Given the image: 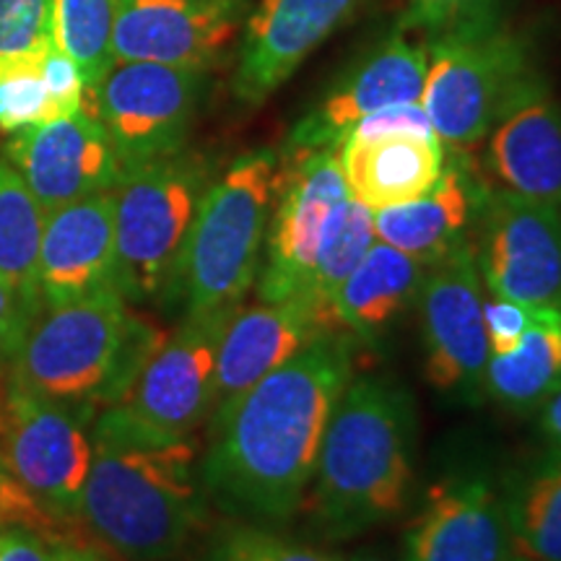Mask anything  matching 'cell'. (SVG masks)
I'll use <instances>...</instances> for the list:
<instances>
[{
	"instance_id": "8fae6325",
	"label": "cell",
	"mask_w": 561,
	"mask_h": 561,
	"mask_svg": "<svg viewBox=\"0 0 561 561\" xmlns=\"http://www.w3.org/2000/svg\"><path fill=\"white\" fill-rule=\"evenodd\" d=\"M237 307L187 312L178 331L153 351L123 401L115 403L117 409L149 432L193 437L210 419L219 346Z\"/></svg>"
},
{
	"instance_id": "1f68e13d",
	"label": "cell",
	"mask_w": 561,
	"mask_h": 561,
	"mask_svg": "<svg viewBox=\"0 0 561 561\" xmlns=\"http://www.w3.org/2000/svg\"><path fill=\"white\" fill-rule=\"evenodd\" d=\"M53 45V0H0V58Z\"/></svg>"
},
{
	"instance_id": "7c38bea8",
	"label": "cell",
	"mask_w": 561,
	"mask_h": 561,
	"mask_svg": "<svg viewBox=\"0 0 561 561\" xmlns=\"http://www.w3.org/2000/svg\"><path fill=\"white\" fill-rule=\"evenodd\" d=\"M476 261L491 297L561 305V210L523 195L489 191L476 221Z\"/></svg>"
},
{
	"instance_id": "484cf974",
	"label": "cell",
	"mask_w": 561,
	"mask_h": 561,
	"mask_svg": "<svg viewBox=\"0 0 561 561\" xmlns=\"http://www.w3.org/2000/svg\"><path fill=\"white\" fill-rule=\"evenodd\" d=\"M515 553L530 561H561V450L530 462L504 494Z\"/></svg>"
},
{
	"instance_id": "ac0fdd59",
	"label": "cell",
	"mask_w": 561,
	"mask_h": 561,
	"mask_svg": "<svg viewBox=\"0 0 561 561\" xmlns=\"http://www.w3.org/2000/svg\"><path fill=\"white\" fill-rule=\"evenodd\" d=\"M430 47L392 37L335 87L318 110L291 130L286 149H341L362 117L398 104H416L424 94Z\"/></svg>"
},
{
	"instance_id": "52a82bcc",
	"label": "cell",
	"mask_w": 561,
	"mask_h": 561,
	"mask_svg": "<svg viewBox=\"0 0 561 561\" xmlns=\"http://www.w3.org/2000/svg\"><path fill=\"white\" fill-rule=\"evenodd\" d=\"M533 76L523 42L476 19L442 32L430 47L421 107L445 151L466 153L489 136Z\"/></svg>"
},
{
	"instance_id": "3957f363",
	"label": "cell",
	"mask_w": 561,
	"mask_h": 561,
	"mask_svg": "<svg viewBox=\"0 0 561 561\" xmlns=\"http://www.w3.org/2000/svg\"><path fill=\"white\" fill-rule=\"evenodd\" d=\"M416 411L385 377H351L328 419L314 466L312 515L331 538L396 517L413 481Z\"/></svg>"
},
{
	"instance_id": "6da1fadb",
	"label": "cell",
	"mask_w": 561,
	"mask_h": 561,
	"mask_svg": "<svg viewBox=\"0 0 561 561\" xmlns=\"http://www.w3.org/2000/svg\"><path fill=\"white\" fill-rule=\"evenodd\" d=\"M354 377L351 335L325 333L210 421L201 462L206 500L250 520H286L305 504L328 419Z\"/></svg>"
},
{
	"instance_id": "e575fe53",
	"label": "cell",
	"mask_w": 561,
	"mask_h": 561,
	"mask_svg": "<svg viewBox=\"0 0 561 561\" xmlns=\"http://www.w3.org/2000/svg\"><path fill=\"white\" fill-rule=\"evenodd\" d=\"M45 81H47V89H50L55 121H58V117L79 115L81 110H89L87 107L89 89H87V81H83V73L79 70V66H76V62L70 60L66 53L58 50L55 45L47 47L45 53Z\"/></svg>"
},
{
	"instance_id": "cb8c5ba5",
	"label": "cell",
	"mask_w": 561,
	"mask_h": 561,
	"mask_svg": "<svg viewBox=\"0 0 561 561\" xmlns=\"http://www.w3.org/2000/svg\"><path fill=\"white\" fill-rule=\"evenodd\" d=\"M430 265L375 240L333 299V320L351 339L371 341L416 301Z\"/></svg>"
},
{
	"instance_id": "f1b7e54d",
	"label": "cell",
	"mask_w": 561,
	"mask_h": 561,
	"mask_svg": "<svg viewBox=\"0 0 561 561\" xmlns=\"http://www.w3.org/2000/svg\"><path fill=\"white\" fill-rule=\"evenodd\" d=\"M117 0H53V45L79 66L89 96L115 66L112 32Z\"/></svg>"
},
{
	"instance_id": "d4e9b609",
	"label": "cell",
	"mask_w": 561,
	"mask_h": 561,
	"mask_svg": "<svg viewBox=\"0 0 561 561\" xmlns=\"http://www.w3.org/2000/svg\"><path fill=\"white\" fill-rule=\"evenodd\" d=\"M561 388V305L541 307L520 346L489 359L483 396L504 409L530 411Z\"/></svg>"
},
{
	"instance_id": "7a4b0ae2",
	"label": "cell",
	"mask_w": 561,
	"mask_h": 561,
	"mask_svg": "<svg viewBox=\"0 0 561 561\" xmlns=\"http://www.w3.org/2000/svg\"><path fill=\"white\" fill-rule=\"evenodd\" d=\"M94 460L79 523L123 561H164L206 523V494L195 471L193 437H164L117 405L91 430Z\"/></svg>"
},
{
	"instance_id": "30bf717a",
	"label": "cell",
	"mask_w": 561,
	"mask_h": 561,
	"mask_svg": "<svg viewBox=\"0 0 561 561\" xmlns=\"http://www.w3.org/2000/svg\"><path fill=\"white\" fill-rule=\"evenodd\" d=\"M346 198L339 151L286 149L265 234V265L257 280L263 301L305 297L328 219Z\"/></svg>"
},
{
	"instance_id": "5bb4252c",
	"label": "cell",
	"mask_w": 561,
	"mask_h": 561,
	"mask_svg": "<svg viewBox=\"0 0 561 561\" xmlns=\"http://www.w3.org/2000/svg\"><path fill=\"white\" fill-rule=\"evenodd\" d=\"M250 11V0H117L112 55L206 70L240 37Z\"/></svg>"
},
{
	"instance_id": "e0dca14e",
	"label": "cell",
	"mask_w": 561,
	"mask_h": 561,
	"mask_svg": "<svg viewBox=\"0 0 561 561\" xmlns=\"http://www.w3.org/2000/svg\"><path fill=\"white\" fill-rule=\"evenodd\" d=\"M325 333L339 331H333L305 297L237 307L219 346L214 409L208 421L221 416L252 385Z\"/></svg>"
},
{
	"instance_id": "74e56055",
	"label": "cell",
	"mask_w": 561,
	"mask_h": 561,
	"mask_svg": "<svg viewBox=\"0 0 561 561\" xmlns=\"http://www.w3.org/2000/svg\"><path fill=\"white\" fill-rule=\"evenodd\" d=\"M0 561H53V549L37 533L9 525L0 530Z\"/></svg>"
},
{
	"instance_id": "44dd1931",
	"label": "cell",
	"mask_w": 561,
	"mask_h": 561,
	"mask_svg": "<svg viewBox=\"0 0 561 561\" xmlns=\"http://www.w3.org/2000/svg\"><path fill=\"white\" fill-rule=\"evenodd\" d=\"M489 170L504 191L561 210V102L533 76L489 133Z\"/></svg>"
},
{
	"instance_id": "8d00e7d4",
	"label": "cell",
	"mask_w": 561,
	"mask_h": 561,
	"mask_svg": "<svg viewBox=\"0 0 561 561\" xmlns=\"http://www.w3.org/2000/svg\"><path fill=\"white\" fill-rule=\"evenodd\" d=\"M489 0H411L409 24L430 32H450L468 21L483 19Z\"/></svg>"
},
{
	"instance_id": "b9f144b4",
	"label": "cell",
	"mask_w": 561,
	"mask_h": 561,
	"mask_svg": "<svg viewBox=\"0 0 561 561\" xmlns=\"http://www.w3.org/2000/svg\"><path fill=\"white\" fill-rule=\"evenodd\" d=\"M512 561H530V559H523V557H515Z\"/></svg>"
},
{
	"instance_id": "4316f807",
	"label": "cell",
	"mask_w": 561,
	"mask_h": 561,
	"mask_svg": "<svg viewBox=\"0 0 561 561\" xmlns=\"http://www.w3.org/2000/svg\"><path fill=\"white\" fill-rule=\"evenodd\" d=\"M45 210L9 159H0V276L42 299L39 248Z\"/></svg>"
},
{
	"instance_id": "ba28073f",
	"label": "cell",
	"mask_w": 561,
	"mask_h": 561,
	"mask_svg": "<svg viewBox=\"0 0 561 561\" xmlns=\"http://www.w3.org/2000/svg\"><path fill=\"white\" fill-rule=\"evenodd\" d=\"M94 405L58 403L9 388L0 468L37 507L60 525H79L94 445Z\"/></svg>"
},
{
	"instance_id": "60d3db41",
	"label": "cell",
	"mask_w": 561,
	"mask_h": 561,
	"mask_svg": "<svg viewBox=\"0 0 561 561\" xmlns=\"http://www.w3.org/2000/svg\"><path fill=\"white\" fill-rule=\"evenodd\" d=\"M343 561H390V559L382 557V553H377V551H359V553H354L351 559H343Z\"/></svg>"
},
{
	"instance_id": "9c48e42d",
	"label": "cell",
	"mask_w": 561,
	"mask_h": 561,
	"mask_svg": "<svg viewBox=\"0 0 561 561\" xmlns=\"http://www.w3.org/2000/svg\"><path fill=\"white\" fill-rule=\"evenodd\" d=\"M206 70L123 60L94 89V112L107 130L121 174L182 153L198 110Z\"/></svg>"
},
{
	"instance_id": "83f0119b",
	"label": "cell",
	"mask_w": 561,
	"mask_h": 561,
	"mask_svg": "<svg viewBox=\"0 0 561 561\" xmlns=\"http://www.w3.org/2000/svg\"><path fill=\"white\" fill-rule=\"evenodd\" d=\"M375 224H371V210L362 206L359 201H354L348 195L339 208L333 210L331 219H328L325 234H322L318 261H314L310 286H307L305 299L325 318L328 325L333 331V299L343 286L356 265L362 263V257L367 255V250L375 244ZM341 333V331H339Z\"/></svg>"
},
{
	"instance_id": "277c9868",
	"label": "cell",
	"mask_w": 561,
	"mask_h": 561,
	"mask_svg": "<svg viewBox=\"0 0 561 561\" xmlns=\"http://www.w3.org/2000/svg\"><path fill=\"white\" fill-rule=\"evenodd\" d=\"M164 335L125 307L115 286L53 307L13 356L11 388L58 403L115 405Z\"/></svg>"
},
{
	"instance_id": "9a60e30c",
	"label": "cell",
	"mask_w": 561,
	"mask_h": 561,
	"mask_svg": "<svg viewBox=\"0 0 561 561\" xmlns=\"http://www.w3.org/2000/svg\"><path fill=\"white\" fill-rule=\"evenodd\" d=\"M5 157L45 214L87 195L112 191L121 180L107 130L89 110L13 133Z\"/></svg>"
},
{
	"instance_id": "f35d334b",
	"label": "cell",
	"mask_w": 561,
	"mask_h": 561,
	"mask_svg": "<svg viewBox=\"0 0 561 561\" xmlns=\"http://www.w3.org/2000/svg\"><path fill=\"white\" fill-rule=\"evenodd\" d=\"M541 432L557 450H561V388L553 392L549 401H543Z\"/></svg>"
},
{
	"instance_id": "7402d4cb",
	"label": "cell",
	"mask_w": 561,
	"mask_h": 561,
	"mask_svg": "<svg viewBox=\"0 0 561 561\" xmlns=\"http://www.w3.org/2000/svg\"><path fill=\"white\" fill-rule=\"evenodd\" d=\"M442 170V178L430 193L401 206L371 214L377 240L392 244L424 265H437L473 242L471 229L479 221V210L486 193L476 185L471 170L462 164L460 153Z\"/></svg>"
},
{
	"instance_id": "4dcf8cb0",
	"label": "cell",
	"mask_w": 561,
	"mask_h": 561,
	"mask_svg": "<svg viewBox=\"0 0 561 561\" xmlns=\"http://www.w3.org/2000/svg\"><path fill=\"white\" fill-rule=\"evenodd\" d=\"M208 561H343L328 551H318L312 546L294 543L276 533L250 525H234L224 530L216 543L210 546Z\"/></svg>"
},
{
	"instance_id": "836d02e7",
	"label": "cell",
	"mask_w": 561,
	"mask_h": 561,
	"mask_svg": "<svg viewBox=\"0 0 561 561\" xmlns=\"http://www.w3.org/2000/svg\"><path fill=\"white\" fill-rule=\"evenodd\" d=\"M42 299L19 291L0 276V359H13L42 314Z\"/></svg>"
},
{
	"instance_id": "2e32d148",
	"label": "cell",
	"mask_w": 561,
	"mask_h": 561,
	"mask_svg": "<svg viewBox=\"0 0 561 561\" xmlns=\"http://www.w3.org/2000/svg\"><path fill=\"white\" fill-rule=\"evenodd\" d=\"M356 5L359 0H257L240 34L234 94L252 107L263 104Z\"/></svg>"
},
{
	"instance_id": "5b68a950",
	"label": "cell",
	"mask_w": 561,
	"mask_h": 561,
	"mask_svg": "<svg viewBox=\"0 0 561 561\" xmlns=\"http://www.w3.org/2000/svg\"><path fill=\"white\" fill-rule=\"evenodd\" d=\"M276 182V153L252 151L206 187L172 286L187 312L242 305L261 271Z\"/></svg>"
},
{
	"instance_id": "603a6c76",
	"label": "cell",
	"mask_w": 561,
	"mask_h": 561,
	"mask_svg": "<svg viewBox=\"0 0 561 561\" xmlns=\"http://www.w3.org/2000/svg\"><path fill=\"white\" fill-rule=\"evenodd\" d=\"M339 159L348 195L375 214L430 193L445 170L447 151L437 136L348 138L341 144Z\"/></svg>"
},
{
	"instance_id": "d590c367",
	"label": "cell",
	"mask_w": 561,
	"mask_h": 561,
	"mask_svg": "<svg viewBox=\"0 0 561 561\" xmlns=\"http://www.w3.org/2000/svg\"><path fill=\"white\" fill-rule=\"evenodd\" d=\"M385 136H421V138H434L430 117H426L421 102L416 104H398V107H388L380 112H371V115L362 117L346 133L343 140H369V138H385Z\"/></svg>"
},
{
	"instance_id": "ffe728a7",
	"label": "cell",
	"mask_w": 561,
	"mask_h": 561,
	"mask_svg": "<svg viewBox=\"0 0 561 561\" xmlns=\"http://www.w3.org/2000/svg\"><path fill=\"white\" fill-rule=\"evenodd\" d=\"M504 496L483 479L439 483L405 538V561H512Z\"/></svg>"
},
{
	"instance_id": "f546056e",
	"label": "cell",
	"mask_w": 561,
	"mask_h": 561,
	"mask_svg": "<svg viewBox=\"0 0 561 561\" xmlns=\"http://www.w3.org/2000/svg\"><path fill=\"white\" fill-rule=\"evenodd\" d=\"M50 47V45H47ZM0 58V130L19 133L55 121L50 89L45 81V53Z\"/></svg>"
},
{
	"instance_id": "d6a6232c",
	"label": "cell",
	"mask_w": 561,
	"mask_h": 561,
	"mask_svg": "<svg viewBox=\"0 0 561 561\" xmlns=\"http://www.w3.org/2000/svg\"><path fill=\"white\" fill-rule=\"evenodd\" d=\"M538 314H541V307L536 305H520V301L502 297L483 299V325H486L491 356L510 354L520 346L523 335L538 320Z\"/></svg>"
},
{
	"instance_id": "d6986e66",
	"label": "cell",
	"mask_w": 561,
	"mask_h": 561,
	"mask_svg": "<svg viewBox=\"0 0 561 561\" xmlns=\"http://www.w3.org/2000/svg\"><path fill=\"white\" fill-rule=\"evenodd\" d=\"M115 273V193L104 191L45 214L39 294L47 310L110 289Z\"/></svg>"
},
{
	"instance_id": "8992f818",
	"label": "cell",
	"mask_w": 561,
	"mask_h": 561,
	"mask_svg": "<svg viewBox=\"0 0 561 561\" xmlns=\"http://www.w3.org/2000/svg\"><path fill=\"white\" fill-rule=\"evenodd\" d=\"M208 172L185 153L123 172L115 193V273L123 299L170 297Z\"/></svg>"
},
{
	"instance_id": "4fadbf2b",
	"label": "cell",
	"mask_w": 561,
	"mask_h": 561,
	"mask_svg": "<svg viewBox=\"0 0 561 561\" xmlns=\"http://www.w3.org/2000/svg\"><path fill=\"white\" fill-rule=\"evenodd\" d=\"M416 299L426 348V377L439 392L476 401L483 396L491 351L473 242L432 265Z\"/></svg>"
},
{
	"instance_id": "ab89813d",
	"label": "cell",
	"mask_w": 561,
	"mask_h": 561,
	"mask_svg": "<svg viewBox=\"0 0 561 561\" xmlns=\"http://www.w3.org/2000/svg\"><path fill=\"white\" fill-rule=\"evenodd\" d=\"M53 561H102V559L96 557V551L83 549V546L58 543L53 549Z\"/></svg>"
}]
</instances>
